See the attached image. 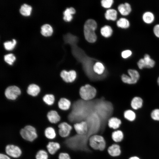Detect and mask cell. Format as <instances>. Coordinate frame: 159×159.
Listing matches in <instances>:
<instances>
[{"label":"cell","instance_id":"8d00e7d4","mask_svg":"<svg viewBox=\"0 0 159 159\" xmlns=\"http://www.w3.org/2000/svg\"><path fill=\"white\" fill-rule=\"evenodd\" d=\"M132 52L130 50H126L122 52L121 56L124 59H126L130 57L132 54Z\"/></svg>","mask_w":159,"mask_h":159},{"label":"cell","instance_id":"74e56055","mask_svg":"<svg viewBox=\"0 0 159 159\" xmlns=\"http://www.w3.org/2000/svg\"><path fill=\"white\" fill-rule=\"evenodd\" d=\"M58 159H71V158L68 153L61 152L59 155Z\"/></svg>","mask_w":159,"mask_h":159},{"label":"cell","instance_id":"60d3db41","mask_svg":"<svg viewBox=\"0 0 159 159\" xmlns=\"http://www.w3.org/2000/svg\"><path fill=\"white\" fill-rule=\"evenodd\" d=\"M0 159H11L7 155L2 153L0 154Z\"/></svg>","mask_w":159,"mask_h":159},{"label":"cell","instance_id":"8992f818","mask_svg":"<svg viewBox=\"0 0 159 159\" xmlns=\"http://www.w3.org/2000/svg\"><path fill=\"white\" fill-rule=\"evenodd\" d=\"M58 127L59 134L60 136L63 138L68 137L73 129L72 126L65 122L59 123Z\"/></svg>","mask_w":159,"mask_h":159},{"label":"cell","instance_id":"9a60e30c","mask_svg":"<svg viewBox=\"0 0 159 159\" xmlns=\"http://www.w3.org/2000/svg\"><path fill=\"white\" fill-rule=\"evenodd\" d=\"M111 137L115 143H118L123 140L124 137V133L122 130L117 129L112 132Z\"/></svg>","mask_w":159,"mask_h":159},{"label":"cell","instance_id":"e575fe53","mask_svg":"<svg viewBox=\"0 0 159 159\" xmlns=\"http://www.w3.org/2000/svg\"><path fill=\"white\" fill-rule=\"evenodd\" d=\"M150 117L154 121H159V109L153 110L150 114Z\"/></svg>","mask_w":159,"mask_h":159},{"label":"cell","instance_id":"d6986e66","mask_svg":"<svg viewBox=\"0 0 159 159\" xmlns=\"http://www.w3.org/2000/svg\"><path fill=\"white\" fill-rule=\"evenodd\" d=\"M32 10V7L30 5L24 3L21 5L19 11L22 15L27 16L30 14Z\"/></svg>","mask_w":159,"mask_h":159},{"label":"cell","instance_id":"5bb4252c","mask_svg":"<svg viewBox=\"0 0 159 159\" xmlns=\"http://www.w3.org/2000/svg\"><path fill=\"white\" fill-rule=\"evenodd\" d=\"M48 120L52 123H56L59 121L61 117L57 112L54 110L49 112L47 115Z\"/></svg>","mask_w":159,"mask_h":159},{"label":"cell","instance_id":"1f68e13d","mask_svg":"<svg viewBox=\"0 0 159 159\" xmlns=\"http://www.w3.org/2000/svg\"><path fill=\"white\" fill-rule=\"evenodd\" d=\"M16 44V41L14 39H12V41H8L5 42L3 43L4 48L6 50H10L12 49Z\"/></svg>","mask_w":159,"mask_h":159},{"label":"cell","instance_id":"4dcf8cb0","mask_svg":"<svg viewBox=\"0 0 159 159\" xmlns=\"http://www.w3.org/2000/svg\"><path fill=\"white\" fill-rule=\"evenodd\" d=\"M44 102L47 104L51 105L53 104L55 100V98L53 95L47 94L45 95L43 98Z\"/></svg>","mask_w":159,"mask_h":159},{"label":"cell","instance_id":"44dd1931","mask_svg":"<svg viewBox=\"0 0 159 159\" xmlns=\"http://www.w3.org/2000/svg\"><path fill=\"white\" fill-rule=\"evenodd\" d=\"M131 81V84L136 83L138 80L140 75L138 71L135 69H129L127 71Z\"/></svg>","mask_w":159,"mask_h":159},{"label":"cell","instance_id":"30bf717a","mask_svg":"<svg viewBox=\"0 0 159 159\" xmlns=\"http://www.w3.org/2000/svg\"><path fill=\"white\" fill-rule=\"evenodd\" d=\"M60 76L63 80L66 82H72L75 79L77 74L74 70L68 72L66 70H62L60 74Z\"/></svg>","mask_w":159,"mask_h":159},{"label":"cell","instance_id":"ab89813d","mask_svg":"<svg viewBox=\"0 0 159 159\" xmlns=\"http://www.w3.org/2000/svg\"><path fill=\"white\" fill-rule=\"evenodd\" d=\"M153 32L155 35L159 38V24L155 25L153 28Z\"/></svg>","mask_w":159,"mask_h":159},{"label":"cell","instance_id":"d6a6232c","mask_svg":"<svg viewBox=\"0 0 159 159\" xmlns=\"http://www.w3.org/2000/svg\"><path fill=\"white\" fill-rule=\"evenodd\" d=\"M4 61L9 65L13 64L16 59V57L13 54L9 53L4 55Z\"/></svg>","mask_w":159,"mask_h":159},{"label":"cell","instance_id":"277c9868","mask_svg":"<svg viewBox=\"0 0 159 159\" xmlns=\"http://www.w3.org/2000/svg\"><path fill=\"white\" fill-rule=\"evenodd\" d=\"M20 134L23 139L30 142H32L37 137L35 128L30 125H27L21 129Z\"/></svg>","mask_w":159,"mask_h":159},{"label":"cell","instance_id":"7402d4cb","mask_svg":"<svg viewBox=\"0 0 159 159\" xmlns=\"http://www.w3.org/2000/svg\"><path fill=\"white\" fill-rule=\"evenodd\" d=\"M71 105V102L67 99L64 98H61L58 102V106L59 108L63 110H68Z\"/></svg>","mask_w":159,"mask_h":159},{"label":"cell","instance_id":"f1b7e54d","mask_svg":"<svg viewBox=\"0 0 159 159\" xmlns=\"http://www.w3.org/2000/svg\"><path fill=\"white\" fill-rule=\"evenodd\" d=\"M105 69L103 65L99 62L95 63L93 67L94 71L98 74H102L104 72Z\"/></svg>","mask_w":159,"mask_h":159},{"label":"cell","instance_id":"836d02e7","mask_svg":"<svg viewBox=\"0 0 159 159\" xmlns=\"http://www.w3.org/2000/svg\"><path fill=\"white\" fill-rule=\"evenodd\" d=\"M36 158V159H48V154L47 152L44 150H40L37 153Z\"/></svg>","mask_w":159,"mask_h":159},{"label":"cell","instance_id":"3957f363","mask_svg":"<svg viewBox=\"0 0 159 159\" xmlns=\"http://www.w3.org/2000/svg\"><path fill=\"white\" fill-rule=\"evenodd\" d=\"M81 98L85 101L93 99L96 94V90L95 87L89 84L81 87L80 90Z\"/></svg>","mask_w":159,"mask_h":159},{"label":"cell","instance_id":"ac0fdd59","mask_svg":"<svg viewBox=\"0 0 159 159\" xmlns=\"http://www.w3.org/2000/svg\"><path fill=\"white\" fill-rule=\"evenodd\" d=\"M53 32V30L52 27L49 24H44L41 27V33L44 36L48 37L51 36Z\"/></svg>","mask_w":159,"mask_h":159},{"label":"cell","instance_id":"b9f144b4","mask_svg":"<svg viewBox=\"0 0 159 159\" xmlns=\"http://www.w3.org/2000/svg\"><path fill=\"white\" fill-rule=\"evenodd\" d=\"M128 159H140V158L138 157L135 155L130 157Z\"/></svg>","mask_w":159,"mask_h":159},{"label":"cell","instance_id":"f35d334b","mask_svg":"<svg viewBox=\"0 0 159 159\" xmlns=\"http://www.w3.org/2000/svg\"><path fill=\"white\" fill-rule=\"evenodd\" d=\"M121 80L125 83L131 84V81L130 77L125 74H123L122 75Z\"/></svg>","mask_w":159,"mask_h":159},{"label":"cell","instance_id":"7c38bea8","mask_svg":"<svg viewBox=\"0 0 159 159\" xmlns=\"http://www.w3.org/2000/svg\"><path fill=\"white\" fill-rule=\"evenodd\" d=\"M122 123L121 120L116 117H112L110 118L107 122L108 127L115 130L118 129Z\"/></svg>","mask_w":159,"mask_h":159},{"label":"cell","instance_id":"484cf974","mask_svg":"<svg viewBox=\"0 0 159 159\" xmlns=\"http://www.w3.org/2000/svg\"><path fill=\"white\" fill-rule=\"evenodd\" d=\"M117 12L114 9H109L107 10L105 13V16L108 20L115 21L117 18Z\"/></svg>","mask_w":159,"mask_h":159},{"label":"cell","instance_id":"f546056e","mask_svg":"<svg viewBox=\"0 0 159 159\" xmlns=\"http://www.w3.org/2000/svg\"><path fill=\"white\" fill-rule=\"evenodd\" d=\"M112 32L111 28L109 26H105L101 28V33L102 35L106 37H108L111 36Z\"/></svg>","mask_w":159,"mask_h":159},{"label":"cell","instance_id":"7bdbcfd3","mask_svg":"<svg viewBox=\"0 0 159 159\" xmlns=\"http://www.w3.org/2000/svg\"><path fill=\"white\" fill-rule=\"evenodd\" d=\"M157 83L158 85H159V77H158L157 80Z\"/></svg>","mask_w":159,"mask_h":159},{"label":"cell","instance_id":"ffe728a7","mask_svg":"<svg viewBox=\"0 0 159 159\" xmlns=\"http://www.w3.org/2000/svg\"><path fill=\"white\" fill-rule=\"evenodd\" d=\"M75 12V9L73 7L67 8L63 12L64 20L66 21H69L72 19V14Z\"/></svg>","mask_w":159,"mask_h":159},{"label":"cell","instance_id":"5b68a950","mask_svg":"<svg viewBox=\"0 0 159 159\" xmlns=\"http://www.w3.org/2000/svg\"><path fill=\"white\" fill-rule=\"evenodd\" d=\"M21 94L20 89L15 85L10 86L6 88L5 91V95L8 99L14 100Z\"/></svg>","mask_w":159,"mask_h":159},{"label":"cell","instance_id":"52a82bcc","mask_svg":"<svg viewBox=\"0 0 159 159\" xmlns=\"http://www.w3.org/2000/svg\"><path fill=\"white\" fill-rule=\"evenodd\" d=\"M155 64V61L152 59L150 55L148 54H145L144 58L140 59L137 63L138 67L140 69H142L143 68H153Z\"/></svg>","mask_w":159,"mask_h":159},{"label":"cell","instance_id":"7a4b0ae2","mask_svg":"<svg viewBox=\"0 0 159 159\" xmlns=\"http://www.w3.org/2000/svg\"><path fill=\"white\" fill-rule=\"evenodd\" d=\"M89 144L90 147L95 150L102 151L106 148V143L104 138L98 134H94L89 137Z\"/></svg>","mask_w":159,"mask_h":159},{"label":"cell","instance_id":"8fae6325","mask_svg":"<svg viewBox=\"0 0 159 159\" xmlns=\"http://www.w3.org/2000/svg\"><path fill=\"white\" fill-rule=\"evenodd\" d=\"M107 152L111 156L117 157L119 156L121 154V147L117 143H115L108 148Z\"/></svg>","mask_w":159,"mask_h":159},{"label":"cell","instance_id":"2e32d148","mask_svg":"<svg viewBox=\"0 0 159 159\" xmlns=\"http://www.w3.org/2000/svg\"><path fill=\"white\" fill-rule=\"evenodd\" d=\"M61 147L60 145L57 142H50L47 146V150L49 153L53 155L59 150Z\"/></svg>","mask_w":159,"mask_h":159},{"label":"cell","instance_id":"d4e9b609","mask_svg":"<svg viewBox=\"0 0 159 159\" xmlns=\"http://www.w3.org/2000/svg\"><path fill=\"white\" fill-rule=\"evenodd\" d=\"M124 118L127 121L132 122L135 121L136 115L134 112L131 110L125 111L124 113Z\"/></svg>","mask_w":159,"mask_h":159},{"label":"cell","instance_id":"cb8c5ba5","mask_svg":"<svg viewBox=\"0 0 159 159\" xmlns=\"http://www.w3.org/2000/svg\"><path fill=\"white\" fill-rule=\"evenodd\" d=\"M143 100L139 97H136L132 100L131 102L132 107L134 110H137L140 108L142 106Z\"/></svg>","mask_w":159,"mask_h":159},{"label":"cell","instance_id":"4316f807","mask_svg":"<svg viewBox=\"0 0 159 159\" xmlns=\"http://www.w3.org/2000/svg\"><path fill=\"white\" fill-rule=\"evenodd\" d=\"M44 134L47 138L50 139L54 138L56 135L54 129L50 127H48L45 129Z\"/></svg>","mask_w":159,"mask_h":159},{"label":"cell","instance_id":"4fadbf2b","mask_svg":"<svg viewBox=\"0 0 159 159\" xmlns=\"http://www.w3.org/2000/svg\"><path fill=\"white\" fill-rule=\"evenodd\" d=\"M118 11L123 16H127L131 12L132 8L130 4L127 2L120 4L118 7Z\"/></svg>","mask_w":159,"mask_h":159},{"label":"cell","instance_id":"d590c367","mask_svg":"<svg viewBox=\"0 0 159 159\" xmlns=\"http://www.w3.org/2000/svg\"><path fill=\"white\" fill-rule=\"evenodd\" d=\"M113 2L112 0H103L101 3L103 7L105 8H108L111 6Z\"/></svg>","mask_w":159,"mask_h":159},{"label":"cell","instance_id":"9c48e42d","mask_svg":"<svg viewBox=\"0 0 159 159\" xmlns=\"http://www.w3.org/2000/svg\"><path fill=\"white\" fill-rule=\"evenodd\" d=\"M5 152L8 155L14 158H19L22 153L21 149L13 145H7L5 147Z\"/></svg>","mask_w":159,"mask_h":159},{"label":"cell","instance_id":"e0dca14e","mask_svg":"<svg viewBox=\"0 0 159 159\" xmlns=\"http://www.w3.org/2000/svg\"><path fill=\"white\" fill-rule=\"evenodd\" d=\"M40 91V87L37 85L32 84L27 87V92L32 96H36L39 94Z\"/></svg>","mask_w":159,"mask_h":159},{"label":"cell","instance_id":"ba28073f","mask_svg":"<svg viewBox=\"0 0 159 159\" xmlns=\"http://www.w3.org/2000/svg\"><path fill=\"white\" fill-rule=\"evenodd\" d=\"M73 127L77 134L81 135H87L88 127L87 122L85 120L74 123Z\"/></svg>","mask_w":159,"mask_h":159},{"label":"cell","instance_id":"6da1fadb","mask_svg":"<svg viewBox=\"0 0 159 159\" xmlns=\"http://www.w3.org/2000/svg\"><path fill=\"white\" fill-rule=\"evenodd\" d=\"M97 27L96 22L92 19L88 20L85 24L84 28L85 37L86 39L89 42H94L96 40L95 30Z\"/></svg>","mask_w":159,"mask_h":159},{"label":"cell","instance_id":"603a6c76","mask_svg":"<svg viewBox=\"0 0 159 159\" xmlns=\"http://www.w3.org/2000/svg\"><path fill=\"white\" fill-rule=\"evenodd\" d=\"M142 19L145 23L150 24L154 21L155 19V16L152 12L146 11L143 14Z\"/></svg>","mask_w":159,"mask_h":159},{"label":"cell","instance_id":"83f0119b","mask_svg":"<svg viewBox=\"0 0 159 159\" xmlns=\"http://www.w3.org/2000/svg\"><path fill=\"white\" fill-rule=\"evenodd\" d=\"M117 26L123 29L128 28L130 26V23L128 20L124 18L120 19L117 22Z\"/></svg>","mask_w":159,"mask_h":159}]
</instances>
